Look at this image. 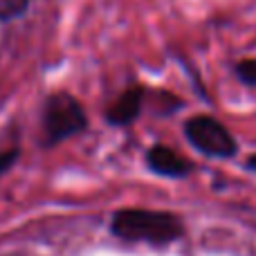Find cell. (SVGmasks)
Instances as JSON below:
<instances>
[{"label": "cell", "mask_w": 256, "mask_h": 256, "mask_svg": "<svg viewBox=\"0 0 256 256\" xmlns=\"http://www.w3.org/2000/svg\"><path fill=\"white\" fill-rule=\"evenodd\" d=\"M110 230L124 240H146L164 245L182 236V222L173 214L148 212V209H124L112 216Z\"/></svg>", "instance_id": "obj_1"}, {"label": "cell", "mask_w": 256, "mask_h": 256, "mask_svg": "<svg viewBox=\"0 0 256 256\" xmlns=\"http://www.w3.org/2000/svg\"><path fill=\"white\" fill-rule=\"evenodd\" d=\"M86 128V115L79 102L66 92L52 94L43 108V142L56 144Z\"/></svg>", "instance_id": "obj_2"}, {"label": "cell", "mask_w": 256, "mask_h": 256, "mask_svg": "<svg viewBox=\"0 0 256 256\" xmlns=\"http://www.w3.org/2000/svg\"><path fill=\"white\" fill-rule=\"evenodd\" d=\"M184 135L200 153L212 155V158H232L238 148L230 130L209 115H198L186 122Z\"/></svg>", "instance_id": "obj_3"}, {"label": "cell", "mask_w": 256, "mask_h": 256, "mask_svg": "<svg viewBox=\"0 0 256 256\" xmlns=\"http://www.w3.org/2000/svg\"><path fill=\"white\" fill-rule=\"evenodd\" d=\"M146 164L150 166V171L160 173V176H168V178H184L191 171L189 160L182 158L180 153H176L168 146H153V148H148Z\"/></svg>", "instance_id": "obj_4"}, {"label": "cell", "mask_w": 256, "mask_h": 256, "mask_svg": "<svg viewBox=\"0 0 256 256\" xmlns=\"http://www.w3.org/2000/svg\"><path fill=\"white\" fill-rule=\"evenodd\" d=\"M142 97H144V90L142 88H130L108 108V122L117 126L130 124L137 115H140V106H142Z\"/></svg>", "instance_id": "obj_5"}, {"label": "cell", "mask_w": 256, "mask_h": 256, "mask_svg": "<svg viewBox=\"0 0 256 256\" xmlns=\"http://www.w3.org/2000/svg\"><path fill=\"white\" fill-rule=\"evenodd\" d=\"M27 9V0H0V20H12Z\"/></svg>", "instance_id": "obj_6"}, {"label": "cell", "mask_w": 256, "mask_h": 256, "mask_svg": "<svg viewBox=\"0 0 256 256\" xmlns=\"http://www.w3.org/2000/svg\"><path fill=\"white\" fill-rule=\"evenodd\" d=\"M236 74L248 86H256V61H240L236 66Z\"/></svg>", "instance_id": "obj_7"}, {"label": "cell", "mask_w": 256, "mask_h": 256, "mask_svg": "<svg viewBox=\"0 0 256 256\" xmlns=\"http://www.w3.org/2000/svg\"><path fill=\"white\" fill-rule=\"evenodd\" d=\"M12 160H16V150H7V153L0 158V168H4L9 162H12Z\"/></svg>", "instance_id": "obj_8"}, {"label": "cell", "mask_w": 256, "mask_h": 256, "mask_svg": "<svg viewBox=\"0 0 256 256\" xmlns=\"http://www.w3.org/2000/svg\"><path fill=\"white\" fill-rule=\"evenodd\" d=\"M248 168H250V171H254V173H256V155H252V158L248 160Z\"/></svg>", "instance_id": "obj_9"}]
</instances>
